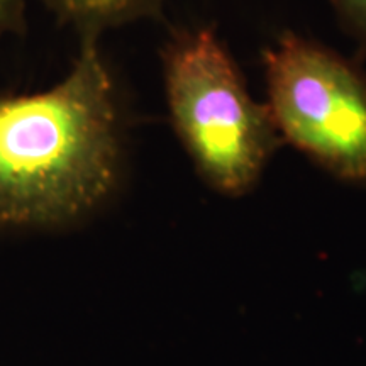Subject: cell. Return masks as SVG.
<instances>
[{"mask_svg":"<svg viewBox=\"0 0 366 366\" xmlns=\"http://www.w3.org/2000/svg\"><path fill=\"white\" fill-rule=\"evenodd\" d=\"M342 27L366 48V0H331Z\"/></svg>","mask_w":366,"mask_h":366,"instance_id":"5","label":"cell"},{"mask_svg":"<svg viewBox=\"0 0 366 366\" xmlns=\"http://www.w3.org/2000/svg\"><path fill=\"white\" fill-rule=\"evenodd\" d=\"M162 61L173 129L197 173L217 194L246 195L283 143L267 104L209 27L173 33Z\"/></svg>","mask_w":366,"mask_h":366,"instance_id":"2","label":"cell"},{"mask_svg":"<svg viewBox=\"0 0 366 366\" xmlns=\"http://www.w3.org/2000/svg\"><path fill=\"white\" fill-rule=\"evenodd\" d=\"M80 39H100L104 31L159 16L164 0H41Z\"/></svg>","mask_w":366,"mask_h":366,"instance_id":"4","label":"cell"},{"mask_svg":"<svg viewBox=\"0 0 366 366\" xmlns=\"http://www.w3.org/2000/svg\"><path fill=\"white\" fill-rule=\"evenodd\" d=\"M267 107L283 143L366 187V73L327 46L283 33L263 53Z\"/></svg>","mask_w":366,"mask_h":366,"instance_id":"3","label":"cell"},{"mask_svg":"<svg viewBox=\"0 0 366 366\" xmlns=\"http://www.w3.org/2000/svg\"><path fill=\"white\" fill-rule=\"evenodd\" d=\"M26 0H0V36L21 33L26 26Z\"/></svg>","mask_w":366,"mask_h":366,"instance_id":"6","label":"cell"},{"mask_svg":"<svg viewBox=\"0 0 366 366\" xmlns=\"http://www.w3.org/2000/svg\"><path fill=\"white\" fill-rule=\"evenodd\" d=\"M124 162V116L99 39H81L49 90L0 97V226L61 227L111 199Z\"/></svg>","mask_w":366,"mask_h":366,"instance_id":"1","label":"cell"}]
</instances>
